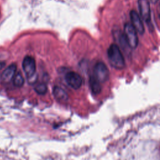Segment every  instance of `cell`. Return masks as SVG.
<instances>
[{"mask_svg":"<svg viewBox=\"0 0 160 160\" xmlns=\"http://www.w3.org/2000/svg\"><path fill=\"white\" fill-rule=\"evenodd\" d=\"M22 67L23 71L24 72L27 79H28L29 82H34L33 79H36L34 78L36 76V61L34 59L30 56H26L22 61Z\"/></svg>","mask_w":160,"mask_h":160,"instance_id":"2","label":"cell"},{"mask_svg":"<svg viewBox=\"0 0 160 160\" xmlns=\"http://www.w3.org/2000/svg\"><path fill=\"white\" fill-rule=\"evenodd\" d=\"M35 91L39 94H44L46 93L48 88L47 86L44 83H39L37 84L34 88Z\"/></svg>","mask_w":160,"mask_h":160,"instance_id":"13","label":"cell"},{"mask_svg":"<svg viewBox=\"0 0 160 160\" xmlns=\"http://www.w3.org/2000/svg\"><path fill=\"white\" fill-rule=\"evenodd\" d=\"M4 62H0V69L4 66Z\"/></svg>","mask_w":160,"mask_h":160,"instance_id":"14","label":"cell"},{"mask_svg":"<svg viewBox=\"0 0 160 160\" xmlns=\"http://www.w3.org/2000/svg\"><path fill=\"white\" fill-rule=\"evenodd\" d=\"M65 80L66 83L74 89L79 88L82 84V79L81 76L74 71L67 72L65 75Z\"/></svg>","mask_w":160,"mask_h":160,"instance_id":"6","label":"cell"},{"mask_svg":"<svg viewBox=\"0 0 160 160\" xmlns=\"http://www.w3.org/2000/svg\"><path fill=\"white\" fill-rule=\"evenodd\" d=\"M52 92L54 98L59 101H66L68 99V95L66 92L59 86H54Z\"/></svg>","mask_w":160,"mask_h":160,"instance_id":"9","label":"cell"},{"mask_svg":"<svg viewBox=\"0 0 160 160\" xmlns=\"http://www.w3.org/2000/svg\"><path fill=\"white\" fill-rule=\"evenodd\" d=\"M113 35L114 37V39L119 42L120 46L123 48V49H125V48H129L126 39L125 38L124 32H121V31H115L113 32Z\"/></svg>","mask_w":160,"mask_h":160,"instance_id":"10","label":"cell"},{"mask_svg":"<svg viewBox=\"0 0 160 160\" xmlns=\"http://www.w3.org/2000/svg\"><path fill=\"white\" fill-rule=\"evenodd\" d=\"M150 1H151L152 3L155 4V3H156V2L158 1V0H150Z\"/></svg>","mask_w":160,"mask_h":160,"instance_id":"15","label":"cell"},{"mask_svg":"<svg viewBox=\"0 0 160 160\" xmlns=\"http://www.w3.org/2000/svg\"><path fill=\"white\" fill-rule=\"evenodd\" d=\"M93 76L101 83L106 82L109 79V71L104 62H98L95 64Z\"/></svg>","mask_w":160,"mask_h":160,"instance_id":"4","label":"cell"},{"mask_svg":"<svg viewBox=\"0 0 160 160\" xmlns=\"http://www.w3.org/2000/svg\"><path fill=\"white\" fill-rule=\"evenodd\" d=\"M17 66L16 64H11L8 68H6L2 72L1 79L2 82L8 83L11 81H12L14 75L16 74Z\"/></svg>","mask_w":160,"mask_h":160,"instance_id":"8","label":"cell"},{"mask_svg":"<svg viewBox=\"0 0 160 160\" xmlns=\"http://www.w3.org/2000/svg\"><path fill=\"white\" fill-rule=\"evenodd\" d=\"M12 82H13V84L16 87H18V88H21L23 86L24 80L23 76L20 71H18V72L16 73V74L14 75V76L13 78Z\"/></svg>","mask_w":160,"mask_h":160,"instance_id":"12","label":"cell"},{"mask_svg":"<svg viewBox=\"0 0 160 160\" xmlns=\"http://www.w3.org/2000/svg\"><path fill=\"white\" fill-rule=\"evenodd\" d=\"M138 6L139 16L147 23L151 21V8L149 0H138Z\"/></svg>","mask_w":160,"mask_h":160,"instance_id":"5","label":"cell"},{"mask_svg":"<svg viewBox=\"0 0 160 160\" xmlns=\"http://www.w3.org/2000/svg\"><path fill=\"white\" fill-rule=\"evenodd\" d=\"M123 32L129 48H136L138 44V37L137 31L131 23L127 22L124 24Z\"/></svg>","mask_w":160,"mask_h":160,"instance_id":"3","label":"cell"},{"mask_svg":"<svg viewBox=\"0 0 160 160\" xmlns=\"http://www.w3.org/2000/svg\"><path fill=\"white\" fill-rule=\"evenodd\" d=\"M108 58L112 67L115 69H121L125 66L124 56L121 52L119 47L116 44H112L108 49Z\"/></svg>","mask_w":160,"mask_h":160,"instance_id":"1","label":"cell"},{"mask_svg":"<svg viewBox=\"0 0 160 160\" xmlns=\"http://www.w3.org/2000/svg\"><path fill=\"white\" fill-rule=\"evenodd\" d=\"M89 84L91 89L94 94H98L101 91V82L98 80H97L93 76L90 78Z\"/></svg>","mask_w":160,"mask_h":160,"instance_id":"11","label":"cell"},{"mask_svg":"<svg viewBox=\"0 0 160 160\" xmlns=\"http://www.w3.org/2000/svg\"><path fill=\"white\" fill-rule=\"evenodd\" d=\"M129 15L131 24L132 25V26L135 28L138 32H139L141 34H142L144 32V27L139 14L136 11L132 10L130 12Z\"/></svg>","mask_w":160,"mask_h":160,"instance_id":"7","label":"cell"}]
</instances>
